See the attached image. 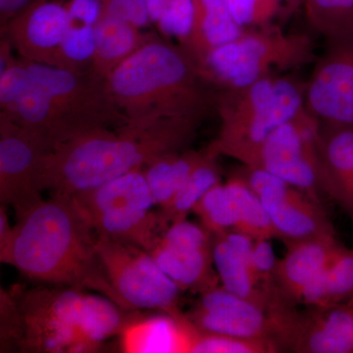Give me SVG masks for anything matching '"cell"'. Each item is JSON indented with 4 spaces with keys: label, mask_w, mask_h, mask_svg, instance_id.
<instances>
[{
    "label": "cell",
    "mask_w": 353,
    "mask_h": 353,
    "mask_svg": "<svg viewBox=\"0 0 353 353\" xmlns=\"http://www.w3.org/2000/svg\"><path fill=\"white\" fill-rule=\"evenodd\" d=\"M201 122L169 118L83 132L43 153L38 185L51 196H74L136 169L166 153L190 148Z\"/></svg>",
    "instance_id": "cell-1"
},
{
    "label": "cell",
    "mask_w": 353,
    "mask_h": 353,
    "mask_svg": "<svg viewBox=\"0 0 353 353\" xmlns=\"http://www.w3.org/2000/svg\"><path fill=\"white\" fill-rule=\"evenodd\" d=\"M95 243L97 234L73 199L53 194L18 218L0 261L34 282L90 290L120 306Z\"/></svg>",
    "instance_id": "cell-2"
},
{
    "label": "cell",
    "mask_w": 353,
    "mask_h": 353,
    "mask_svg": "<svg viewBox=\"0 0 353 353\" xmlns=\"http://www.w3.org/2000/svg\"><path fill=\"white\" fill-rule=\"evenodd\" d=\"M106 88L128 124L169 118L202 122L215 112L216 90L180 44L154 36L106 79Z\"/></svg>",
    "instance_id": "cell-3"
},
{
    "label": "cell",
    "mask_w": 353,
    "mask_h": 353,
    "mask_svg": "<svg viewBox=\"0 0 353 353\" xmlns=\"http://www.w3.org/2000/svg\"><path fill=\"white\" fill-rule=\"evenodd\" d=\"M12 294L20 316L21 352H99L106 341L119 336L134 312L97 292L64 285Z\"/></svg>",
    "instance_id": "cell-4"
},
{
    "label": "cell",
    "mask_w": 353,
    "mask_h": 353,
    "mask_svg": "<svg viewBox=\"0 0 353 353\" xmlns=\"http://www.w3.org/2000/svg\"><path fill=\"white\" fill-rule=\"evenodd\" d=\"M215 90L220 130L208 148L217 157L238 160L243 166L255 167L272 132L294 120L305 106V83L290 75Z\"/></svg>",
    "instance_id": "cell-5"
},
{
    "label": "cell",
    "mask_w": 353,
    "mask_h": 353,
    "mask_svg": "<svg viewBox=\"0 0 353 353\" xmlns=\"http://www.w3.org/2000/svg\"><path fill=\"white\" fill-rule=\"evenodd\" d=\"M315 43L306 34L285 32L281 26L245 30L239 38L211 51L199 65L215 90L245 87L283 72L313 64Z\"/></svg>",
    "instance_id": "cell-6"
},
{
    "label": "cell",
    "mask_w": 353,
    "mask_h": 353,
    "mask_svg": "<svg viewBox=\"0 0 353 353\" xmlns=\"http://www.w3.org/2000/svg\"><path fill=\"white\" fill-rule=\"evenodd\" d=\"M71 197L102 238L150 252L165 231L143 168Z\"/></svg>",
    "instance_id": "cell-7"
},
{
    "label": "cell",
    "mask_w": 353,
    "mask_h": 353,
    "mask_svg": "<svg viewBox=\"0 0 353 353\" xmlns=\"http://www.w3.org/2000/svg\"><path fill=\"white\" fill-rule=\"evenodd\" d=\"M95 248L124 310L182 314L179 306L182 290L161 270L148 250L99 236Z\"/></svg>",
    "instance_id": "cell-8"
},
{
    "label": "cell",
    "mask_w": 353,
    "mask_h": 353,
    "mask_svg": "<svg viewBox=\"0 0 353 353\" xmlns=\"http://www.w3.org/2000/svg\"><path fill=\"white\" fill-rule=\"evenodd\" d=\"M24 61L34 82L48 95L75 137L95 129L128 124L109 94L106 81L90 70L73 71Z\"/></svg>",
    "instance_id": "cell-9"
},
{
    "label": "cell",
    "mask_w": 353,
    "mask_h": 353,
    "mask_svg": "<svg viewBox=\"0 0 353 353\" xmlns=\"http://www.w3.org/2000/svg\"><path fill=\"white\" fill-rule=\"evenodd\" d=\"M290 308L288 303L266 308L217 285L202 292L185 316L202 333L273 341L283 350Z\"/></svg>",
    "instance_id": "cell-10"
},
{
    "label": "cell",
    "mask_w": 353,
    "mask_h": 353,
    "mask_svg": "<svg viewBox=\"0 0 353 353\" xmlns=\"http://www.w3.org/2000/svg\"><path fill=\"white\" fill-rule=\"evenodd\" d=\"M240 174L261 199L277 239L285 245L334 234L333 225L320 202L301 190L257 167L243 166Z\"/></svg>",
    "instance_id": "cell-11"
},
{
    "label": "cell",
    "mask_w": 353,
    "mask_h": 353,
    "mask_svg": "<svg viewBox=\"0 0 353 353\" xmlns=\"http://www.w3.org/2000/svg\"><path fill=\"white\" fill-rule=\"evenodd\" d=\"M325 41L305 83V108L322 124L353 127V32Z\"/></svg>",
    "instance_id": "cell-12"
},
{
    "label": "cell",
    "mask_w": 353,
    "mask_h": 353,
    "mask_svg": "<svg viewBox=\"0 0 353 353\" xmlns=\"http://www.w3.org/2000/svg\"><path fill=\"white\" fill-rule=\"evenodd\" d=\"M212 252L213 234L185 219L169 225L148 252L179 289L201 294L219 285Z\"/></svg>",
    "instance_id": "cell-13"
},
{
    "label": "cell",
    "mask_w": 353,
    "mask_h": 353,
    "mask_svg": "<svg viewBox=\"0 0 353 353\" xmlns=\"http://www.w3.org/2000/svg\"><path fill=\"white\" fill-rule=\"evenodd\" d=\"M43 153L36 139L0 115V201L13 208L17 219L43 199L38 185Z\"/></svg>",
    "instance_id": "cell-14"
},
{
    "label": "cell",
    "mask_w": 353,
    "mask_h": 353,
    "mask_svg": "<svg viewBox=\"0 0 353 353\" xmlns=\"http://www.w3.org/2000/svg\"><path fill=\"white\" fill-rule=\"evenodd\" d=\"M69 26L66 0H32L1 26V36L26 61L53 66Z\"/></svg>",
    "instance_id": "cell-15"
},
{
    "label": "cell",
    "mask_w": 353,
    "mask_h": 353,
    "mask_svg": "<svg viewBox=\"0 0 353 353\" xmlns=\"http://www.w3.org/2000/svg\"><path fill=\"white\" fill-rule=\"evenodd\" d=\"M257 168L273 174L320 202L321 160L304 145L296 122L285 123L272 132L260 150Z\"/></svg>",
    "instance_id": "cell-16"
},
{
    "label": "cell",
    "mask_w": 353,
    "mask_h": 353,
    "mask_svg": "<svg viewBox=\"0 0 353 353\" xmlns=\"http://www.w3.org/2000/svg\"><path fill=\"white\" fill-rule=\"evenodd\" d=\"M288 350L299 353H353V299L297 312Z\"/></svg>",
    "instance_id": "cell-17"
},
{
    "label": "cell",
    "mask_w": 353,
    "mask_h": 353,
    "mask_svg": "<svg viewBox=\"0 0 353 353\" xmlns=\"http://www.w3.org/2000/svg\"><path fill=\"white\" fill-rule=\"evenodd\" d=\"M199 331L185 314L141 316L134 311L122 329L124 352H190Z\"/></svg>",
    "instance_id": "cell-18"
},
{
    "label": "cell",
    "mask_w": 353,
    "mask_h": 353,
    "mask_svg": "<svg viewBox=\"0 0 353 353\" xmlns=\"http://www.w3.org/2000/svg\"><path fill=\"white\" fill-rule=\"evenodd\" d=\"M252 238L241 232L213 236V261L221 285L232 294L266 308L282 301L280 294L270 296L257 285L250 267Z\"/></svg>",
    "instance_id": "cell-19"
},
{
    "label": "cell",
    "mask_w": 353,
    "mask_h": 353,
    "mask_svg": "<svg viewBox=\"0 0 353 353\" xmlns=\"http://www.w3.org/2000/svg\"><path fill=\"white\" fill-rule=\"evenodd\" d=\"M287 246V253L278 261L275 284L279 294L296 305L304 289L327 268L343 245L334 234H328Z\"/></svg>",
    "instance_id": "cell-20"
},
{
    "label": "cell",
    "mask_w": 353,
    "mask_h": 353,
    "mask_svg": "<svg viewBox=\"0 0 353 353\" xmlns=\"http://www.w3.org/2000/svg\"><path fill=\"white\" fill-rule=\"evenodd\" d=\"M323 192L341 208L353 188V127L320 123Z\"/></svg>",
    "instance_id": "cell-21"
},
{
    "label": "cell",
    "mask_w": 353,
    "mask_h": 353,
    "mask_svg": "<svg viewBox=\"0 0 353 353\" xmlns=\"http://www.w3.org/2000/svg\"><path fill=\"white\" fill-rule=\"evenodd\" d=\"M192 30L181 46L199 66L211 51L239 38L245 30L234 21L227 0H192Z\"/></svg>",
    "instance_id": "cell-22"
},
{
    "label": "cell",
    "mask_w": 353,
    "mask_h": 353,
    "mask_svg": "<svg viewBox=\"0 0 353 353\" xmlns=\"http://www.w3.org/2000/svg\"><path fill=\"white\" fill-rule=\"evenodd\" d=\"M153 37L124 21L101 17L94 26L95 48L90 71L106 81L114 70Z\"/></svg>",
    "instance_id": "cell-23"
},
{
    "label": "cell",
    "mask_w": 353,
    "mask_h": 353,
    "mask_svg": "<svg viewBox=\"0 0 353 353\" xmlns=\"http://www.w3.org/2000/svg\"><path fill=\"white\" fill-rule=\"evenodd\" d=\"M208 148H192L166 153L143 167L146 181L157 208H164L187 181L194 169L208 158Z\"/></svg>",
    "instance_id": "cell-24"
},
{
    "label": "cell",
    "mask_w": 353,
    "mask_h": 353,
    "mask_svg": "<svg viewBox=\"0 0 353 353\" xmlns=\"http://www.w3.org/2000/svg\"><path fill=\"white\" fill-rule=\"evenodd\" d=\"M353 297V248L341 246L327 268L304 289L301 303L326 307Z\"/></svg>",
    "instance_id": "cell-25"
},
{
    "label": "cell",
    "mask_w": 353,
    "mask_h": 353,
    "mask_svg": "<svg viewBox=\"0 0 353 353\" xmlns=\"http://www.w3.org/2000/svg\"><path fill=\"white\" fill-rule=\"evenodd\" d=\"M208 152V158L190 174L170 202L164 208H157L164 230L172 223L187 219L206 192L221 182L222 173L217 161L219 157Z\"/></svg>",
    "instance_id": "cell-26"
},
{
    "label": "cell",
    "mask_w": 353,
    "mask_h": 353,
    "mask_svg": "<svg viewBox=\"0 0 353 353\" xmlns=\"http://www.w3.org/2000/svg\"><path fill=\"white\" fill-rule=\"evenodd\" d=\"M225 183L236 206L238 217L236 231L248 234L253 240L277 239L275 228L261 199L246 183L240 172L230 176Z\"/></svg>",
    "instance_id": "cell-27"
},
{
    "label": "cell",
    "mask_w": 353,
    "mask_h": 353,
    "mask_svg": "<svg viewBox=\"0 0 353 353\" xmlns=\"http://www.w3.org/2000/svg\"><path fill=\"white\" fill-rule=\"evenodd\" d=\"M230 12L243 30L280 26L299 10L294 0H227Z\"/></svg>",
    "instance_id": "cell-28"
},
{
    "label": "cell",
    "mask_w": 353,
    "mask_h": 353,
    "mask_svg": "<svg viewBox=\"0 0 353 353\" xmlns=\"http://www.w3.org/2000/svg\"><path fill=\"white\" fill-rule=\"evenodd\" d=\"M303 9L311 29L325 39L353 32V0H304Z\"/></svg>",
    "instance_id": "cell-29"
},
{
    "label": "cell",
    "mask_w": 353,
    "mask_h": 353,
    "mask_svg": "<svg viewBox=\"0 0 353 353\" xmlns=\"http://www.w3.org/2000/svg\"><path fill=\"white\" fill-rule=\"evenodd\" d=\"M194 213L199 216L202 226L213 236L236 230V206L226 183H218L209 190L196 204Z\"/></svg>",
    "instance_id": "cell-30"
},
{
    "label": "cell",
    "mask_w": 353,
    "mask_h": 353,
    "mask_svg": "<svg viewBox=\"0 0 353 353\" xmlns=\"http://www.w3.org/2000/svg\"><path fill=\"white\" fill-rule=\"evenodd\" d=\"M94 48V27L70 24L55 55L53 66L73 71H88L92 65Z\"/></svg>",
    "instance_id": "cell-31"
},
{
    "label": "cell",
    "mask_w": 353,
    "mask_h": 353,
    "mask_svg": "<svg viewBox=\"0 0 353 353\" xmlns=\"http://www.w3.org/2000/svg\"><path fill=\"white\" fill-rule=\"evenodd\" d=\"M282 352L278 343L262 339L199 332L192 343V353H274Z\"/></svg>",
    "instance_id": "cell-32"
},
{
    "label": "cell",
    "mask_w": 353,
    "mask_h": 353,
    "mask_svg": "<svg viewBox=\"0 0 353 353\" xmlns=\"http://www.w3.org/2000/svg\"><path fill=\"white\" fill-rule=\"evenodd\" d=\"M34 85L27 63L16 57L6 69L0 70V111L9 110Z\"/></svg>",
    "instance_id": "cell-33"
},
{
    "label": "cell",
    "mask_w": 353,
    "mask_h": 353,
    "mask_svg": "<svg viewBox=\"0 0 353 353\" xmlns=\"http://www.w3.org/2000/svg\"><path fill=\"white\" fill-rule=\"evenodd\" d=\"M194 18L192 0H165V9L157 27L165 39H174L178 44L185 43Z\"/></svg>",
    "instance_id": "cell-34"
},
{
    "label": "cell",
    "mask_w": 353,
    "mask_h": 353,
    "mask_svg": "<svg viewBox=\"0 0 353 353\" xmlns=\"http://www.w3.org/2000/svg\"><path fill=\"white\" fill-rule=\"evenodd\" d=\"M270 241L259 239L253 241L250 267L255 281L261 290L270 296H277L279 292L275 284V274L279 260Z\"/></svg>",
    "instance_id": "cell-35"
},
{
    "label": "cell",
    "mask_w": 353,
    "mask_h": 353,
    "mask_svg": "<svg viewBox=\"0 0 353 353\" xmlns=\"http://www.w3.org/2000/svg\"><path fill=\"white\" fill-rule=\"evenodd\" d=\"M101 17L124 21L143 30L152 25L146 0H101Z\"/></svg>",
    "instance_id": "cell-36"
},
{
    "label": "cell",
    "mask_w": 353,
    "mask_h": 353,
    "mask_svg": "<svg viewBox=\"0 0 353 353\" xmlns=\"http://www.w3.org/2000/svg\"><path fill=\"white\" fill-rule=\"evenodd\" d=\"M13 227L9 222L8 215H7L6 205L2 204L0 208V250L6 248L7 243L10 240L12 234Z\"/></svg>",
    "instance_id": "cell-37"
},
{
    "label": "cell",
    "mask_w": 353,
    "mask_h": 353,
    "mask_svg": "<svg viewBox=\"0 0 353 353\" xmlns=\"http://www.w3.org/2000/svg\"><path fill=\"white\" fill-rule=\"evenodd\" d=\"M343 210L350 216V218L353 220V188L352 192H350V196H348L347 202L345 205L343 206Z\"/></svg>",
    "instance_id": "cell-38"
},
{
    "label": "cell",
    "mask_w": 353,
    "mask_h": 353,
    "mask_svg": "<svg viewBox=\"0 0 353 353\" xmlns=\"http://www.w3.org/2000/svg\"><path fill=\"white\" fill-rule=\"evenodd\" d=\"M299 8H303L304 0H294Z\"/></svg>",
    "instance_id": "cell-39"
},
{
    "label": "cell",
    "mask_w": 353,
    "mask_h": 353,
    "mask_svg": "<svg viewBox=\"0 0 353 353\" xmlns=\"http://www.w3.org/2000/svg\"><path fill=\"white\" fill-rule=\"evenodd\" d=\"M352 299H353V297H352Z\"/></svg>",
    "instance_id": "cell-40"
}]
</instances>
